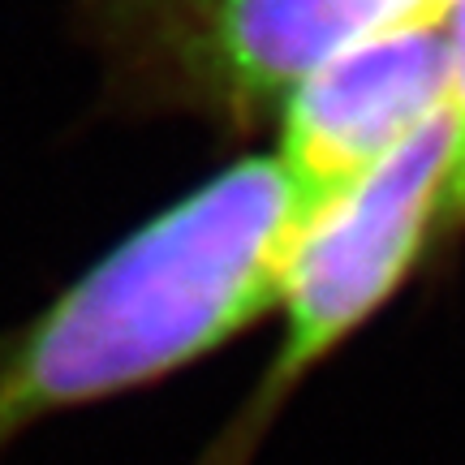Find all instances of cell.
Segmentation results:
<instances>
[{"label": "cell", "mask_w": 465, "mask_h": 465, "mask_svg": "<svg viewBox=\"0 0 465 465\" xmlns=\"http://www.w3.org/2000/svg\"><path fill=\"white\" fill-rule=\"evenodd\" d=\"M311 203L281 155H242L130 229L0 332V457L56 414L173 380L281 293Z\"/></svg>", "instance_id": "1"}, {"label": "cell", "mask_w": 465, "mask_h": 465, "mask_svg": "<svg viewBox=\"0 0 465 465\" xmlns=\"http://www.w3.org/2000/svg\"><path fill=\"white\" fill-rule=\"evenodd\" d=\"M444 14L449 0H69V31L100 65L104 113L246 134L362 39Z\"/></svg>", "instance_id": "2"}, {"label": "cell", "mask_w": 465, "mask_h": 465, "mask_svg": "<svg viewBox=\"0 0 465 465\" xmlns=\"http://www.w3.org/2000/svg\"><path fill=\"white\" fill-rule=\"evenodd\" d=\"M449 91L444 17L392 26L336 56L284 100L276 155L315 207L444 113Z\"/></svg>", "instance_id": "3"}, {"label": "cell", "mask_w": 465, "mask_h": 465, "mask_svg": "<svg viewBox=\"0 0 465 465\" xmlns=\"http://www.w3.org/2000/svg\"><path fill=\"white\" fill-rule=\"evenodd\" d=\"M444 31H449V65H452L449 108L452 121H457V216H465V0H449Z\"/></svg>", "instance_id": "4"}]
</instances>
